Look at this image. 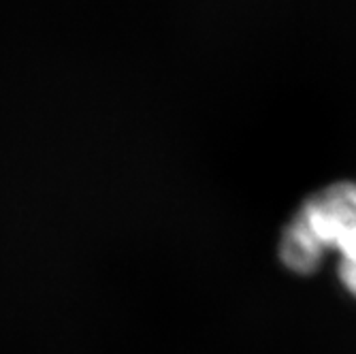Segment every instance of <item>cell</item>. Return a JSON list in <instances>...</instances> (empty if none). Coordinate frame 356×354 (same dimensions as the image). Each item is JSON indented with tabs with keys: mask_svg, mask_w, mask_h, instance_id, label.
<instances>
[{
	"mask_svg": "<svg viewBox=\"0 0 356 354\" xmlns=\"http://www.w3.org/2000/svg\"><path fill=\"white\" fill-rule=\"evenodd\" d=\"M329 250L339 254V280L356 297V182L341 179L316 190L280 239L282 263L299 275L316 273Z\"/></svg>",
	"mask_w": 356,
	"mask_h": 354,
	"instance_id": "obj_1",
	"label": "cell"
}]
</instances>
